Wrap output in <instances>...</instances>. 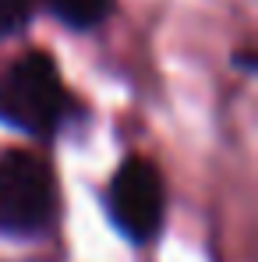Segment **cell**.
Returning <instances> with one entry per match:
<instances>
[{"label":"cell","mask_w":258,"mask_h":262,"mask_svg":"<svg viewBox=\"0 0 258 262\" xmlns=\"http://www.w3.org/2000/svg\"><path fill=\"white\" fill-rule=\"evenodd\" d=\"M67 114V92L46 53H25L0 78V121L11 128L46 138Z\"/></svg>","instance_id":"1"},{"label":"cell","mask_w":258,"mask_h":262,"mask_svg":"<svg viewBox=\"0 0 258 262\" xmlns=\"http://www.w3.org/2000/svg\"><path fill=\"white\" fill-rule=\"evenodd\" d=\"M57 220V184L36 152L0 156V234L32 237Z\"/></svg>","instance_id":"2"},{"label":"cell","mask_w":258,"mask_h":262,"mask_svg":"<svg viewBox=\"0 0 258 262\" xmlns=\"http://www.w3.org/2000/svg\"><path fill=\"white\" fill-rule=\"evenodd\" d=\"M110 220L117 223V230L134 241L145 245L159 234L163 216H167V191H163V177L149 160H124L121 170L110 181Z\"/></svg>","instance_id":"3"},{"label":"cell","mask_w":258,"mask_h":262,"mask_svg":"<svg viewBox=\"0 0 258 262\" xmlns=\"http://www.w3.org/2000/svg\"><path fill=\"white\" fill-rule=\"evenodd\" d=\"M50 11L64 25H71L78 32H88V29H96V25H103L110 18L113 0H50Z\"/></svg>","instance_id":"4"},{"label":"cell","mask_w":258,"mask_h":262,"mask_svg":"<svg viewBox=\"0 0 258 262\" xmlns=\"http://www.w3.org/2000/svg\"><path fill=\"white\" fill-rule=\"evenodd\" d=\"M29 18H32V0H0V39L21 32Z\"/></svg>","instance_id":"5"}]
</instances>
